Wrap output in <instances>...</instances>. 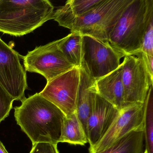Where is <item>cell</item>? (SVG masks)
I'll list each match as a JSON object with an SVG mask.
<instances>
[{"instance_id": "cell-1", "label": "cell", "mask_w": 153, "mask_h": 153, "mask_svg": "<svg viewBox=\"0 0 153 153\" xmlns=\"http://www.w3.org/2000/svg\"><path fill=\"white\" fill-rule=\"evenodd\" d=\"M21 102L14 108L15 119L32 145L41 142L58 145L65 117L63 112L39 93Z\"/></svg>"}, {"instance_id": "cell-2", "label": "cell", "mask_w": 153, "mask_h": 153, "mask_svg": "<svg viewBox=\"0 0 153 153\" xmlns=\"http://www.w3.org/2000/svg\"><path fill=\"white\" fill-rule=\"evenodd\" d=\"M48 0H0V32L16 36L30 33L52 19Z\"/></svg>"}, {"instance_id": "cell-3", "label": "cell", "mask_w": 153, "mask_h": 153, "mask_svg": "<svg viewBox=\"0 0 153 153\" xmlns=\"http://www.w3.org/2000/svg\"><path fill=\"white\" fill-rule=\"evenodd\" d=\"M153 16V0H132L111 32L110 44L125 56L141 52L144 34Z\"/></svg>"}, {"instance_id": "cell-4", "label": "cell", "mask_w": 153, "mask_h": 153, "mask_svg": "<svg viewBox=\"0 0 153 153\" xmlns=\"http://www.w3.org/2000/svg\"><path fill=\"white\" fill-rule=\"evenodd\" d=\"M132 0H104L102 2L79 17L58 20L59 25L77 32L82 36H92L109 42L111 32L120 17Z\"/></svg>"}, {"instance_id": "cell-5", "label": "cell", "mask_w": 153, "mask_h": 153, "mask_svg": "<svg viewBox=\"0 0 153 153\" xmlns=\"http://www.w3.org/2000/svg\"><path fill=\"white\" fill-rule=\"evenodd\" d=\"M125 55L110 44L92 36H82L80 66L95 81L106 76L120 65Z\"/></svg>"}, {"instance_id": "cell-6", "label": "cell", "mask_w": 153, "mask_h": 153, "mask_svg": "<svg viewBox=\"0 0 153 153\" xmlns=\"http://www.w3.org/2000/svg\"><path fill=\"white\" fill-rule=\"evenodd\" d=\"M124 107L144 104L153 85L142 53L127 55L122 62Z\"/></svg>"}, {"instance_id": "cell-7", "label": "cell", "mask_w": 153, "mask_h": 153, "mask_svg": "<svg viewBox=\"0 0 153 153\" xmlns=\"http://www.w3.org/2000/svg\"><path fill=\"white\" fill-rule=\"evenodd\" d=\"M59 40L37 46L23 57L26 71L37 73L49 82L74 68L59 48Z\"/></svg>"}, {"instance_id": "cell-8", "label": "cell", "mask_w": 153, "mask_h": 153, "mask_svg": "<svg viewBox=\"0 0 153 153\" xmlns=\"http://www.w3.org/2000/svg\"><path fill=\"white\" fill-rule=\"evenodd\" d=\"M79 81V68L74 67L47 82L39 94L57 106L68 118L76 112Z\"/></svg>"}, {"instance_id": "cell-9", "label": "cell", "mask_w": 153, "mask_h": 153, "mask_svg": "<svg viewBox=\"0 0 153 153\" xmlns=\"http://www.w3.org/2000/svg\"><path fill=\"white\" fill-rule=\"evenodd\" d=\"M20 58L17 52L0 38V85L15 100L22 102L28 85Z\"/></svg>"}, {"instance_id": "cell-10", "label": "cell", "mask_w": 153, "mask_h": 153, "mask_svg": "<svg viewBox=\"0 0 153 153\" xmlns=\"http://www.w3.org/2000/svg\"><path fill=\"white\" fill-rule=\"evenodd\" d=\"M145 104H138L124 107L102 139L91 149L90 153L100 152L132 130L144 126Z\"/></svg>"}, {"instance_id": "cell-11", "label": "cell", "mask_w": 153, "mask_h": 153, "mask_svg": "<svg viewBox=\"0 0 153 153\" xmlns=\"http://www.w3.org/2000/svg\"><path fill=\"white\" fill-rule=\"evenodd\" d=\"M120 111L111 104L97 94L87 124L89 149L102 139L118 117Z\"/></svg>"}, {"instance_id": "cell-12", "label": "cell", "mask_w": 153, "mask_h": 153, "mask_svg": "<svg viewBox=\"0 0 153 153\" xmlns=\"http://www.w3.org/2000/svg\"><path fill=\"white\" fill-rule=\"evenodd\" d=\"M80 81L77 97L76 113L87 138V124L96 97V81L79 68Z\"/></svg>"}, {"instance_id": "cell-13", "label": "cell", "mask_w": 153, "mask_h": 153, "mask_svg": "<svg viewBox=\"0 0 153 153\" xmlns=\"http://www.w3.org/2000/svg\"><path fill=\"white\" fill-rule=\"evenodd\" d=\"M122 70V63L115 70L96 81L97 94L119 111L124 108Z\"/></svg>"}, {"instance_id": "cell-14", "label": "cell", "mask_w": 153, "mask_h": 153, "mask_svg": "<svg viewBox=\"0 0 153 153\" xmlns=\"http://www.w3.org/2000/svg\"><path fill=\"white\" fill-rule=\"evenodd\" d=\"M144 146L143 126L129 132L106 149L95 153H143Z\"/></svg>"}, {"instance_id": "cell-15", "label": "cell", "mask_w": 153, "mask_h": 153, "mask_svg": "<svg viewBox=\"0 0 153 153\" xmlns=\"http://www.w3.org/2000/svg\"><path fill=\"white\" fill-rule=\"evenodd\" d=\"M104 0H69L53 12L52 19L58 20L81 16L103 2Z\"/></svg>"}, {"instance_id": "cell-16", "label": "cell", "mask_w": 153, "mask_h": 153, "mask_svg": "<svg viewBox=\"0 0 153 153\" xmlns=\"http://www.w3.org/2000/svg\"><path fill=\"white\" fill-rule=\"evenodd\" d=\"M60 142L80 146L88 142L76 112L69 117L64 118Z\"/></svg>"}, {"instance_id": "cell-17", "label": "cell", "mask_w": 153, "mask_h": 153, "mask_svg": "<svg viewBox=\"0 0 153 153\" xmlns=\"http://www.w3.org/2000/svg\"><path fill=\"white\" fill-rule=\"evenodd\" d=\"M82 37V35L78 32H71L66 37L59 39L58 44L67 60L77 68H79L81 63Z\"/></svg>"}, {"instance_id": "cell-18", "label": "cell", "mask_w": 153, "mask_h": 153, "mask_svg": "<svg viewBox=\"0 0 153 153\" xmlns=\"http://www.w3.org/2000/svg\"><path fill=\"white\" fill-rule=\"evenodd\" d=\"M153 88L150 86L145 100L144 131L146 149L147 153H153Z\"/></svg>"}, {"instance_id": "cell-19", "label": "cell", "mask_w": 153, "mask_h": 153, "mask_svg": "<svg viewBox=\"0 0 153 153\" xmlns=\"http://www.w3.org/2000/svg\"><path fill=\"white\" fill-rule=\"evenodd\" d=\"M15 99L0 85V123L9 115Z\"/></svg>"}, {"instance_id": "cell-20", "label": "cell", "mask_w": 153, "mask_h": 153, "mask_svg": "<svg viewBox=\"0 0 153 153\" xmlns=\"http://www.w3.org/2000/svg\"><path fill=\"white\" fill-rule=\"evenodd\" d=\"M141 52L153 56V16L149 19L144 34Z\"/></svg>"}, {"instance_id": "cell-21", "label": "cell", "mask_w": 153, "mask_h": 153, "mask_svg": "<svg viewBox=\"0 0 153 153\" xmlns=\"http://www.w3.org/2000/svg\"><path fill=\"white\" fill-rule=\"evenodd\" d=\"M30 153H59V151L57 144L41 142L33 145Z\"/></svg>"}, {"instance_id": "cell-22", "label": "cell", "mask_w": 153, "mask_h": 153, "mask_svg": "<svg viewBox=\"0 0 153 153\" xmlns=\"http://www.w3.org/2000/svg\"><path fill=\"white\" fill-rule=\"evenodd\" d=\"M142 54L144 56L150 78L153 81V56L146 55L143 53Z\"/></svg>"}, {"instance_id": "cell-23", "label": "cell", "mask_w": 153, "mask_h": 153, "mask_svg": "<svg viewBox=\"0 0 153 153\" xmlns=\"http://www.w3.org/2000/svg\"><path fill=\"white\" fill-rule=\"evenodd\" d=\"M0 153H9L5 148V146L0 141Z\"/></svg>"}, {"instance_id": "cell-24", "label": "cell", "mask_w": 153, "mask_h": 153, "mask_svg": "<svg viewBox=\"0 0 153 153\" xmlns=\"http://www.w3.org/2000/svg\"><path fill=\"white\" fill-rule=\"evenodd\" d=\"M143 153H147V152L146 150H144V152H143Z\"/></svg>"}]
</instances>
